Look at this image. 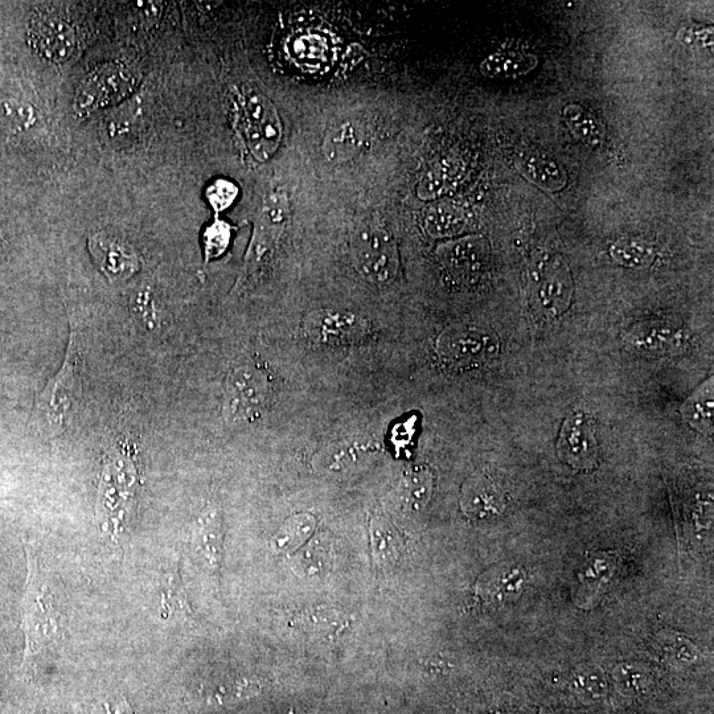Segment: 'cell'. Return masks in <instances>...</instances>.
Listing matches in <instances>:
<instances>
[{"mask_svg": "<svg viewBox=\"0 0 714 714\" xmlns=\"http://www.w3.org/2000/svg\"><path fill=\"white\" fill-rule=\"evenodd\" d=\"M81 350L72 331L60 371L48 381L36 400L34 424L41 436L59 437L65 432L81 398Z\"/></svg>", "mask_w": 714, "mask_h": 714, "instance_id": "6da1fadb", "label": "cell"}, {"mask_svg": "<svg viewBox=\"0 0 714 714\" xmlns=\"http://www.w3.org/2000/svg\"><path fill=\"white\" fill-rule=\"evenodd\" d=\"M22 626L26 636L24 659H35L59 638L61 615L55 594L41 573L39 562L28 555V577L23 598Z\"/></svg>", "mask_w": 714, "mask_h": 714, "instance_id": "7a4b0ae2", "label": "cell"}, {"mask_svg": "<svg viewBox=\"0 0 714 714\" xmlns=\"http://www.w3.org/2000/svg\"><path fill=\"white\" fill-rule=\"evenodd\" d=\"M276 383L268 369L256 363L238 365L225 384L223 412L231 425L253 424L264 417L276 398Z\"/></svg>", "mask_w": 714, "mask_h": 714, "instance_id": "3957f363", "label": "cell"}, {"mask_svg": "<svg viewBox=\"0 0 714 714\" xmlns=\"http://www.w3.org/2000/svg\"><path fill=\"white\" fill-rule=\"evenodd\" d=\"M138 76L126 64L112 61L90 72L77 89L76 116L88 117L129 98L138 86Z\"/></svg>", "mask_w": 714, "mask_h": 714, "instance_id": "277c9868", "label": "cell"}, {"mask_svg": "<svg viewBox=\"0 0 714 714\" xmlns=\"http://www.w3.org/2000/svg\"><path fill=\"white\" fill-rule=\"evenodd\" d=\"M241 130L250 153L260 162L273 157L282 141V122L276 106L264 94L241 98Z\"/></svg>", "mask_w": 714, "mask_h": 714, "instance_id": "5b68a950", "label": "cell"}, {"mask_svg": "<svg viewBox=\"0 0 714 714\" xmlns=\"http://www.w3.org/2000/svg\"><path fill=\"white\" fill-rule=\"evenodd\" d=\"M352 254L356 269L367 281L387 285L397 277L400 258L395 238L380 225L361 229L354 238Z\"/></svg>", "mask_w": 714, "mask_h": 714, "instance_id": "8992f818", "label": "cell"}, {"mask_svg": "<svg viewBox=\"0 0 714 714\" xmlns=\"http://www.w3.org/2000/svg\"><path fill=\"white\" fill-rule=\"evenodd\" d=\"M287 219H289V204L285 194L279 191L269 192L264 199L252 242L245 257V279L256 276L272 260L279 238L285 231Z\"/></svg>", "mask_w": 714, "mask_h": 714, "instance_id": "52a82bcc", "label": "cell"}, {"mask_svg": "<svg viewBox=\"0 0 714 714\" xmlns=\"http://www.w3.org/2000/svg\"><path fill=\"white\" fill-rule=\"evenodd\" d=\"M437 351L441 359L454 367L484 363L498 355L495 334L475 326H453L439 336Z\"/></svg>", "mask_w": 714, "mask_h": 714, "instance_id": "ba28073f", "label": "cell"}, {"mask_svg": "<svg viewBox=\"0 0 714 714\" xmlns=\"http://www.w3.org/2000/svg\"><path fill=\"white\" fill-rule=\"evenodd\" d=\"M572 273L558 256L540 258L532 272V291L541 313L558 317L569 309L573 299Z\"/></svg>", "mask_w": 714, "mask_h": 714, "instance_id": "9c48e42d", "label": "cell"}, {"mask_svg": "<svg viewBox=\"0 0 714 714\" xmlns=\"http://www.w3.org/2000/svg\"><path fill=\"white\" fill-rule=\"evenodd\" d=\"M305 332L311 342L324 347H352L365 342L371 326L350 311L319 310L305 320Z\"/></svg>", "mask_w": 714, "mask_h": 714, "instance_id": "30bf717a", "label": "cell"}, {"mask_svg": "<svg viewBox=\"0 0 714 714\" xmlns=\"http://www.w3.org/2000/svg\"><path fill=\"white\" fill-rule=\"evenodd\" d=\"M28 36L32 48L52 63H68L79 51L75 30L61 16H36L32 19Z\"/></svg>", "mask_w": 714, "mask_h": 714, "instance_id": "8fae6325", "label": "cell"}, {"mask_svg": "<svg viewBox=\"0 0 714 714\" xmlns=\"http://www.w3.org/2000/svg\"><path fill=\"white\" fill-rule=\"evenodd\" d=\"M558 457L580 470H592L598 459L594 422L585 413L570 416L558 438Z\"/></svg>", "mask_w": 714, "mask_h": 714, "instance_id": "7c38bea8", "label": "cell"}, {"mask_svg": "<svg viewBox=\"0 0 714 714\" xmlns=\"http://www.w3.org/2000/svg\"><path fill=\"white\" fill-rule=\"evenodd\" d=\"M89 252L101 272L112 282L126 281L138 272L139 258L127 242L106 232L89 238Z\"/></svg>", "mask_w": 714, "mask_h": 714, "instance_id": "4fadbf2b", "label": "cell"}, {"mask_svg": "<svg viewBox=\"0 0 714 714\" xmlns=\"http://www.w3.org/2000/svg\"><path fill=\"white\" fill-rule=\"evenodd\" d=\"M438 257L454 277L474 281L488 261L487 242L482 237H466L439 246Z\"/></svg>", "mask_w": 714, "mask_h": 714, "instance_id": "5bb4252c", "label": "cell"}, {"mask_svg": "<svg viewBox=\"0 0 714 714\" xmlns=\"http://www.w3.org/2000/svg\"><path fill=\"white\" fill-rule=\"evenodd\" d=\"M223 517L216 507L205 508L191 532V547L196 560L208 572H219L223 560Z\"/></svg>", "mask_w": 714, "mask_h": 714, "instance_id": "9a60e30c", "label": "cell"}, {"mask_svg": "<svg viewBox=\"0 0 714 714\" xmlns=\"http://www.w3.org/2000/svg\"><path fill=\"white\" fill-rule=\"evenodd\" d=\"M627 346L646 356L676 354L687 343L684 332L660 322L635 324L625 336Z\"/></svg>", "mask_w": 714, "mask_h": 714, "instance_id": "2e32d148", "label": "cell"}, {"mask_svg": "<svg viewBox=\"0 0 714 714\" xmlns=\"http://www.w3.org/2000/svg\"><path fill=\"white\" fill-rule=\"evenodd\" d=\"M527 585V573L519 565L495 566L476 582V594L490 605H506L520 597Z\"/></svg>", "mask_w": 714, "mask_h": 714, "instance_id": "e0dca14e", "label": "cell"}, {"mask_svg": "<svg viewBox=\"0 0 714 714\" xmlns=\"http://www.w3.org/2000/svg\"><path fill=\"white\" fill-rule=\"evenodd\" d=\"M617 560L610 553H598L589 558L578 573V582L573 599L584 609L592 607L602 598L613 581Z\"/></svg>", "mask_w": 714, "mask_h": 714, "instance_id": "ac0fdd59", "label": "cell"}, {"mask_svg": "<svg viewBox=\"0 0 714 714\" xmlns=\"http://www.w3.org/2000/svg\"><path fill=\"white\" fill-rule=\"evenodd\" d=\"M461 507L463 514L473 520H487L502 514L506 499L491 479L473 475L462 488Z\"/></svg>", "mask_w": 714, "mask_h": 714, "instance_id": "d6986e66", "label": "cell"}, {"mask_svg": "<svg viewBox=\"0 0 714 714\" xmlns=\"http://www.w3.org/2000/svg\"><path fill=\"white\" fill-rule=\"evenodd\" d=\"M422 223L430 237L454 238L466 232L469 216L461 205L453 201L439 200L426 208Z\"/></svg>", "mask_w": 714, "mask_h": 714, "instance_id": "ffe728a7", "label": "cell"}, {"mask_svg": "<svg viewBox=\"0 0 714 714\" xmlns=\"http://www.w3.org/2000/svg\"><path fill=\"white\" fill-rule=\"evenodd\" d=\"M363 145L364 133L359 123L344 121L327 131L322 149L328 162L342 164L356 158Z\"/></svg>", "mask_w": 714, "mask_h": 714, "instance_id": "44dd1931", "label": "cell"}, {"mask_svg": "<svg viewBox=\"0 0 714 714\" xmlns=\"http://www.w3.org/2000/svg\"><path fill=\"white\" fill-rule=\"evenodd\" d=\"M434 476L429 467L417 465L402 471L397 494L402 506L409 511L424 510L432 499Z\"/></svg>", "mask_w": 714, "mask_h": 714, "instance_id": "7402d4cb", "label": "cell"}, {"mask_svg": "<svg viewBox=\"0 0 714 714\" xmlns=\"http://www.w3.org/2000/svg\"><path fill=\"white\" fill-rule=\"evenodd\" d=\"M517 170L541 190L558 192L566 186L568 178L564 168L551 158L539 153L523 154L517 159Z\"/></svg>", "mask_w": 714, "mask_h": 714, "instance_id": "603a6c76", "label": "cell"}, {"mask_svg": "<svg viewBox=\"0 0 714 714\" xmlns=\"http://www.w3.org/2000/svg\"><path fill=\"white\" fill-rule=\"evenodd\" d=\"M380 447L369 439H344L326 447L319 454L320 462L328 470H346L377 453Z\"/></svg>", "mask_w": 714, "mask_h": 714, "instance_id": "cb8c5ba5", "label": "cell"}, {"mask_svg": "<svg viewBox=\"0 0 714 714\" xmlns=\"http://www.w3.org/2000/svg\"><path fill=\"white\" fill-rule=\"evenodd\" d=\"M537 64L539 60L531 53L504 49L488 56L480 65V71L490 79H517L532 72Z\"/></svg>", "mask_w": 714, "mask_h": 714, "instance_id": "d4e9b609", "label": "cell"}, {"mask_svg": "<svg viewBox=\"0 0 714 714\" xmlns=\"http://www.w3.org/2000/svg\"><path fill=\"white\" fill-rule=\"evenodd\" d=\"M317 527V519L310 514L291 516L273 536L272 548L276 553H293L310 539Z\"/></svg>", "mask_w": 714, "mask_h": 714, "instance_id": "484cf974", "label": "cell"}, {"mask_svg": "<svg viewBox=\"0 0 714 714\" xmlns=\"http://www.w3.org/2000/svg\"><path fill=\"white\" fill-rule=\"evenodd\" d=\"M373 557L379 566L391 568L400 558V535L391 521L384 517H373L371 521Z\"/></svg>", "mask_w": 714, "mask_h": 714, "instance_id": "4316f807", "label": "cell"}, {"mask_svg": "<svg viewBox=\"0 0 714 714\" xmlns=\"http://www.w3.org/2000/svg\"><path fill=\"white\" fill-rule=\"evenodd\" d=\"M613 683L622 696L640 697L651 691L655 679L650 668L644 664L626 662L614 668Z\"/></svg>", "mask_w": 714, "mask_h": 714, "instance_id": "83f0119b", "label": "cell"}, {"mask_svg": "<svg viewBox=\"0 0 714 714\" xmlns=\"http://www.w3.org/2000/svg\"><path fill=\"white\" fill-rule=\"evenodd\" d=\"M562 117L574 137L590 147H598L605 141V127L588 110L577 104L565 106Z\"/></svg>", "mask_w": 714, "mask_h": 714, "instance_id": "f1b7e54d", "label": "cell"}, {"mask_svg": "<svg viewBox=\"0 0 714 714\" xmlns=\"http://www.w3.org/2000/svg\"><path fill=\"white\" fill-rule=\"evenodd\" d=\"M713 379L697 389L683 406L685 420L693 428L709 433L713 424Z\"/></svg>", "mask_w": 714, "mask_h": 714, "instance_id": "f546056e", "label": "cell"}, {"mask_svg": "<svg viewBox=\"0 0 714 714\" xmlns=\"http://www.w3.org/2000/svg\"><path fill=\"white\" fill-rule=\"evenodd\" d=\"M570 689L584 703L595 704L605 699L609 683L597 668L580 667L570 677Z\"/></svg>", "mask_w": 714, "mask_h": 714, "instance_id": "4dcf8cb0", "label": "cell"}, {"mask_svg": "<svg viewBox=\"0 0 714 714\" xmlns=\"http://www.w3.org/2000/svg\"><path fill=\"white\" fill-rule=\"evenodd\" d=\"M610 254L617 264L631 269L648 268L655 260V249L640 238H622L611 246Z\"/></svg>", "mask_w": 714, "mask_h": 714, "instance_id": "1f68e13d", "label": "cell"}, {"mask_svg": "<svg viewBox=\"0 0 714 714\" xmlns=\"http://www.w3.org/2000/svg\"><path fill=\"white\" fill-rule=\"evenodd\" d=\"M458 166L451 160H443L430 168L418 184V196L424 200H434L445 195L457 182Z\"/></svg>", "mask_w": 714, "mask_h": 714, "instance_id": "d6a6232c", "label": "cell"}, {"mask_svg": "<svg viewBox=\"0 0 714 714\" xmlns=\"http://www.w3.org/2000/svg\"><path fill=\"white\" fill-rule=\"evenodd\" d=\"M332 564L330 543L324 537L318 536L317 540L307 545L305 551L299 553L295 561V569L303 572L305 576H317L323 573Z\"/></svg>", "mask_w": 714, "mask_h": 714, "instance_id": "836d02e7", "label": "cell"}, {"mask_svg": "<svg viewBox=\"0 0 714 714\" xmlns=\"http://www.w3.org/2000/svg\"><path fill=\"white\" fill-rule=\"evenodd\" d=\"M35 121L31 106L20 104L15 100L0 101V131L7 134H18L30 129Z\"/></svg>", "mask_w": 714, "mask_h": 714, "instance_id": "e575fe53", "label": "cell"}, {"mask_svg": "<svg viewBox=\"0 0 714 714\" xmlns=\"http://www.w3.org/2000/svg\"><path fill=\"white\" fill-rule=\"evenodd\" d=\"M205 253L208 258L221 256L228 248L231 228L223 221H216L205 232Z\"/></svg>", "mask_w": 714, "mask_h": 714, "instance_id": "d590c367", "label": "cell"}, {"mask_svg": "<svg viewBox=\"0 0 714 714\" xmlns=\"http://www.w3.org/2000/svg\"><path fill=\"white\" fill-rule=\"evenodd\" d=\"M237 187L228 180H216L211 187L208 188L207 196L209 203L216 211H224L231 207L233 201L237 198Z\"/></svg>", "mask_w": 714, "mask_h": 714, "instance_id": "8d00e7d4", "label": "cell"}, {"mask_svg": "<svg viewBox=\"0 0 714 714\" xmlns=\"http://www.w3.org/2000/svg\"><path fill=\"white\" fill-rule=\"evenodd\" d=\"M668 647H670L672 656L680 663L696 662L700 655L699 650L693 646V643L689 642L688 639L680 638V636H675L671 642H668Z\"/></svg>", "mask_w": 714, "mask_h": 714, "instance_id": "74e56055", "label": "cell"}, {"mask_svg": "<svg viewBox=\"0 0 714 714\" xmlns=\"http://www.w3.org/2000/svg\"><path fill=\"white\" fill-rule=\"evenodd\" d=\"M153 294L150 290H141L135 294L134 310L143 322L150 323L153 326L155 322V306L153 305Z\"/></svg>", "mask_w": 714, "mask_h": 714, "instance_id": "f35d334b", "label": "cell"}, {"mask_svg": "<svg viewBox=\"0 0 714 714\" xmlns=\"http://www.w3.org/2000/svg\"><path fill=\"white\" fill-rule=\"evenodd\" d=\"M102 714H131V708L126 700L109 701L104 705V713Z\"/></svg>", "mask_w": 714, "mask_h": 714, "instance_id": "ab89813d", "label": "cell"}, {"mask_svg": "<svg viewBox=\"0 0 714 714\" xmlns=\"http://www.w3.org/2000/svg\"><path fill=\"white\" fill-rule=\"evenodd\" d=\"M487 714H510L508 711H503V709H495V711L488 712Z\"/></svg>", "mask_w": 714, "mask_h": 714, "instance_id": "60d3db41", "label": "cell"}, {"mask_svg": "<svg viewBox=\"0 0 714 714\" xmlns=\"http://www.w3.org/2000/svg\"><path fill=\"white\" fill-rule=\"evenodd\" d=\"M555 714H580V713H577V712H574V711H560V712H557V713H555Z\"/></svg>", "mask_w": 714, "mask_h": 714, "instance_id": "b9f144b4", "label": "cell"}]
</instances>
